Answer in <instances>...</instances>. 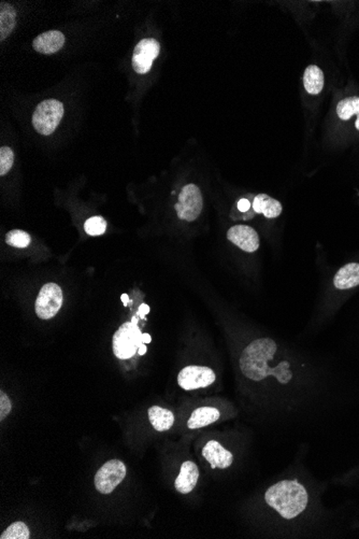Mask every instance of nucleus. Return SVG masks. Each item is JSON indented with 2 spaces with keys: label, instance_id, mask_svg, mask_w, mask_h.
Listing matches in <instances>:
<instances>
[{
  "label": "nucleus",
  "instance_id": "nucleus-23",
  "mask_svg": "<svg viewBox=\"0 0 359 539\" xmlns=\"http://www.w3.org/2000/svg\"><path fill=\"white\" fill-rule=\"evenodd\" d=\"M84 230L90 236H100L107 230V222L103 217H92L84 224Z\"/></svg>",
  "mask_w": 359,
  "mask_h": 539
},
{
  "label": "nucleus",
  "instance_id": "nucleus-17",
  "mask_svg": "<svg viewBox=\"0 0 359 539\" xmlns=\"http://www.w3.org/2000/svg\"><path fill=\"white\" fill-rule=\"evenodd\" d=\"M302 81H304V90L307 91L308 94L319 95L324 88V73L317 65L308 66L307 69L304 70Z\"/></svg>",
  "mask_w": 359,
  "mask_h": 539
},
{
  "label": "nucleus",
  "instance_id": "nucleus-30",
  "mask_svg": "<svg viewBox=\"0 0 359 539\" xmlns=\"http://www.w3.org/2000/svg\"><path fill=\"white\" fill-rule=\"evenodd\" d=\"M121 300H122V302H124L125 306H127L128 302H129V298H128L127 294H123Z\"/></svg>",
  "mask_w": 359,
  "mask_h": 539
},
{
  "label": "nucleus",
  "instance_id": "nucleus-22",
  "mask_svg": "<svg viewBox=\"0 0 359 539\" xmlns=\"http://www.w3.org/2000/svg\"><path fill=\"white\" fill-rule=\"evenodd\" d=\"M30 241H32V238H30L29 234L24 230H13L8 232L5 236V242L8 245L11 247L20 248V249L28 247Z\"/></svg>",
  "mask_w": 359,
  "mask_h": 539
},
{
  "label": "nucleus",
  "instance_id": "nucleus-11",
  "mask_svg": "<svg viewBox=\"0 0 359 539\" xmlns=\"http://www.w3.org/2000/svg\"><path fill=\"white\" fill-rule=\"evenodd\" d=\"M202 455L205 457L212 468L225 470L234 462V455L232 452L225 449L220 442H215V440L207 442L202 449Z\"/></svg>",
  "mask_w": 359,
  "mask_h": 539
},
{
  "label": "nucleus",
  "instance_id": "nucleus-19",
  "mask_svg": "<svg viewBox=\"0 0 359 539\" xmlns=\"http://www.w3.org/2000/svg\"><path fill=\"white\" fill-rule=\"evenodd\" d=\"M149 419L158 432H166L173 427L175 423V416L170 410L160 406H153L149 408Z\"/></svg>",
  "mask_w": 359,
  "mask_h": 539
},
{
  "label": "nucleus",
  "instance_id": "nucleus-9",
  "mask_svg": "<svg viewBox=\"0 0 359 539\" xmlns=\"http://www.w3.org/2000/svg\"><path fill=\"white\" fill-rule=\"evenodd\" d=\"M160 45L153 38L143 39L136 45L132 56V67L136 73L143 75L152 68L153 60L160 54Z\"/></svg>",
  "mask_w": 359,
  "mask_h": 539
},
{
  "label": "nucleus",
  "instance_id": "nucleus-26",
  "mask_svg": "<svg viewBox=\"0 0 359 539\" xmlns=\"http://www.w3.org/2000/svg\"><path fill=\"white\" fill-rule=\"evenodd\" d=\"M138 312H139L140 317L143 318V319H145V315H147V313L150 312V307H149V306L145 304H140Z\"/></svg>",
  "mask_w": 359,
  "mask_h": 539
},
{
  "label": "nucleus",
  "instance_id": "nucleus-3",
  "mask_svg": "<svg viewBox=\"0 0 359 539\" xmlns=\"http://www.w3.org/2000/svg\"><path fill=\"white\" fill-rule=\"evenodd\" d=\"M143 333L138 326L137 319L126 322L113 336V352L120 359H127L138 353L143 345Z\"/></svg>",
  "mask_w": 359,
  "mask_h": 539
},
{
  "label": "nucleus",
  "instance_id": "nucleus-16",
  "mask_svg": "<svg viewBox=\"0 0 359 539\" xmlns=\"http://www.w3.org/2000/svg\"><path fill=\"white\" fill-rule=\"evenodd\" d=\"M336 112L338 118L343 122L355 119L354 128L359 132V96H349L340 100Z\"/></svg>",
  "mask_w": 359,
  "mask_h": 539
},
{
  "label": "nucleus",
  "instance_id": "nucleus-18",
  "mask_svg": "<svg viewBox=\"0 0 359 539\" xmlns=\"http://www.w3.org/2000/svg\"><path fill=\"white\" fill-rule=\"evenodd\" d=\"M221 414L216 408L200 407L195 410L187 422V427L190 429H201L212 424L220 419Z\"/></svg>",
  "mask_w": 359,
  "mask_h": 539
},
{
  "label": "nucleus",
  "instance_id": "nucleus-13",
  "mask_svg": "<svg viewBox=\"0 0 359 539\" xmlns=\"http://www.w3.org/2000/svg\"><path fill=\"white\" fill-rule=\"evenodd\" d=\"M199 478L197 465L186 461L181 465L179 476L175 479V487L181 494H188L196 487Z\"/></svg>",
  "mask_w": 359,
  "mask_h": 539
},
{
  "label": "nucleus",
  "instance_id": "nucleus-27",
  "mask_svg": "<svg viewBox=\"0 0 359 539\" xmlns=\"http://www.w3.org/2000/svg\"><path fill=\"white\" fill-rule=\"evenodd\" d=\"M238 208H239L240 211H247L249 210V202L247 200H241L239 202H238Z\"/></svg>",
  "mask_w": 359,
  "mask_h": 539
},
{
  "label": "nucleus",
  "instance_id": "nucleus-24",
  "mask_svg": "<svg viewBox=\"0 0 359 539\" xmlns=\"http://www.w3.org/2000/svg\"><path fill=\"white\" fill-rule=\"evenodd\" d=\"M14 163V153L10 147H3L0 149V175L9 173Z\"/></svg>",
  "mask_w": 359,
  "mask_h": 539
},
{
  "label": "nucleus",
  "instance_id": "nucleus-1",
  "mask_svg": "<svg viewBox=\"0 0 359 539\" xmlns=\"http://www.w3.org/2000/svg\"><path fill=\"white\" fill-rule=\"evenodd\" d=\"M279 347L271 338L253 340L245 348L240 357L242 374L253 381L275 378L281 385H288L293 379L290 363L277 357Z\"/></svg>",
  "mask_w": 359,
  "mask_h": 539
},
{
  "label": "nucleus",
  "instance_id": "nucleus-6",
  "mask_svg": "<svg viewBox=\"0 0 359 539\" xmlns=\"http://www.w3.org/2000/svg\"><path fill=\"white\" fill-rule=\"evenodd\" d=\"M127 468L120 459H110L95 475V487L101 494H110L124 480Z\"/></svg>",
  "mask_w": 359,
  "mask_h": 539
},
{
  "label": "nucleus",
  "instance_id": "nucleus-8",
  "mask_svg": "<svg viewBox=\"0 0 359 539\" xmlns=\"http://www.w3.org/2000/svg\"><path fill=\"white\" fill-rule=\"evenodd\" d=\"M215 381V374L211 368L206 366H187L179 372L177 383L186 391L201 389L212 385Z\"/></svg>",
  "mask_w": 359,
  "mask_h": 539
},
{
  "label": "nucleus",
  "instance_id": "nucleus-21",
  "mask_svg": "<svg viewBox=\"0 0 359 539\" xmlns=\"http://www.w3.org/2000/svg\"><path fill=\"white\" fill-rule=\"evenodd\" d=\"M30 536L29 529L24 522H14L1 534L0 539H28Z\"/></svg>",
  "mask_w": 359,
  "mask_h": 539
},
{
  "label": "nucleus",
  "instance_id": "nucleus-4",
  "mask_svg": "<svg viewBox=\"0 0 359 539\" xmlns=\"http://www.w3.org/2000/svg\"><path fill=\"white\" fill-rule=\"evenodd\" d=\"M64 115V105L56 99L39 104L33 115V125L41 135L49 136L58 128Z\"/></svg>",
  "mask_w": 359,
  "mask_h": 539
},
{
  "label": "nucleus",
  "instance_id": "nucleus-10",
  "mask_svg": "<svg viewBox=\"0 0 359 539\" xmlns=\"http://www.w3.org/2000/svg\"><path fill=\"white\" fill-rule=\"evenodd\" d=\"M228 240L245 252L253 253L260 248V236L247 225H236L227 232Z\"/></svg>",
  "mask_w": 359,
  "mask_h": 539
},
{
  "label": "nucleus",
  "instance_id": "nucleus-20",
  "mask_svg": "<svg viewBox=\"0 0 359 539\" xmlns=\"http://www.w3.org/2000/svg\"><path fill=\"white\" fill-rule=\"evenodd\" d=\"M15 18L16 12L14 9L8 3H1V10H0V39L5 40L8 36L12 33L15 26Z\"/></svg>",
  "mask_w": 359,
  "mask_h": 539
},
{
  "label": "nucleus",
  "instance_id": "nucleus-14",
  "mask_svg": "<svg viewBox=\"0 0 359 539\" xmlns=\"http://www.w3.org/2000/svg\"><path fill=\"white\" fill-rule=\"evenodd\" d=\"M338 290H349L359 285V263H349L338 270L334 278Z\"/></svg>",
  "mask_w": 359,
  "mask_h": 539
},
{
  "label": "nucleus",
  "instance_id": "nucleus-5",
  "mask_svg": "<svg viewBox=\"0 0 359 539\" xmlns=\"http://www.w3.org/2000/svg\"><path fill=\"white\" fill-rule=\"evenodd\" d=\"M175 208L177 217L181 220L187 222L196 221L203 208V200L199 187L193 183L183 187Z\"/></svg>",
  "mask_w": 359,
  "mask_h": 539
},
{
  "label": "nucleus",
  "instance_id": "nucleus-15",
  "mask_svg": "<svg viewBox=\"0 0 359 539\" xmlns=\"http://www.w3.org/2000/svg\"><path fill=\"white\" fill-rule=\"evenodd\" d=\"M253 209L255 213H260L267 219H275L281 215L283 211L281 202L266 194L256 195L253 202Z\"/></svg>",
  "mask_w": 359,
  "mask_h": 539
},
{
  "label": "nucleus",
  "instance_id": "nucleus-12",
  "mask_svg": "<svg viewBox=\"0 0 359 539\" xmlns=\"http://www.w3.org/2000/svg\"><path fill=\"white\" fill-rule=\"evenodd\" d=\"M65 45V36L58 30H50L38 36L33 43L34 50L42 54L58 52Z\"/></svg>",
  "mask_w": 359,
  "mask_h": 539
},
{
  "label": "nucleus",
  "instance_id": "nucleus-25",
  "mask_svg": "<svg viewBox=\"0 0 359 539\" xmlns=\"http://www.w3.org/2000/svg\"><path fill=\"white\" fill-rule=\"evenodd\" d=\"M11 409H12V405H11L9 397L1 391L0 392V420L1 421L10 414Z\"/></svg>",
  "mask_w": 359,
  "mask_h": 539
},
{
  "label": "nucleus",
  "instance_id": "nucleus-28",
  "mask_svg": "<svg viewBox=\"0 0 359 539\" xmlns=\"http://www.w3.org/2000/svg\"><path fill=\"white\" fill-rule=\"evenodd\" d=\"M147 346H145V344H143V345H141V347L139 348V350H138V355H145V353H147Z\"/></svg>",
  "mask_w": 359,
  "mask_h": 539
},
{
  "label": "nucleus",
  "instance_id": "nucleus-7",
  "mask_svg": "<svg viewBox=\"0 0 359 539\" xmlns=\"http://www.w3.org/2000/svg\"><path fill=\"white\" fill-rule=\"evenodd\" d=\"M62 291L55 283H48L41 287L36 300V313L41 320L55 317L62 304Z\"/></svg>",
  "mask_w": 359,
  "mask_h": 539
},
{
  "label": "nucleus",
  "instance_id": "nucleus-2",
  "mask_svg": "<svg viewBox=\"0 0 359 539\" xmlns=\"http://www.w3.org/2000/svg\"><path fill=\"white\" fill-rule=\"evenodd\" d=\"M264 501L284 519L298 517L307 508V490L297 480H283L273 484L264 493Z\"/></svg>",
  "mask_w": 359,
  "mask_h": 539
},
{
  "label": "nucleus",
  "instance_id": "nucleus-29",
  "mask_svg": "<svg viewBox=\"0 0 359 539\" xmlns=\"http://www.w3.org/2000/svg\"><path fill=\"white\" fill-rule=\"evenodd\" d=\"M151 339H152V338H151L150 335L149 334L143 335V344H145V345H147V344H150Z\"/></svg>",
  "mask_w": 359,
  "mask_h": 539
}]
</instances>
